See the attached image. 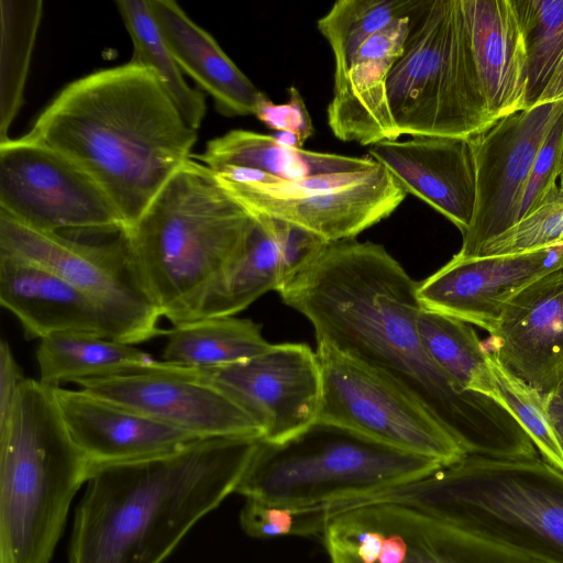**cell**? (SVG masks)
Returning a JSON list of instances; mask_svg holds the SVG:
<instances>
[{"instance_id":"10","label":"cell","mask_w":563,"mask_h":563,"mask_svg":"<svg viewBox=\"0 0 563 563\" xmlns=\"http://www.w3.org/2000/svg\"><path fill=\"white\" fill-rule=\"evenodd\" d=\"M322 377L318 420L450 465L467 454L413 397L376 371L317 341Z\"/></svg>"},{"instance_id":"9","label":"cell","mask_w":563,"mask_h":563,"mask_svg":"<svg viewBox=\"0 0 563 563\" xmlns=\"http://www.w3.org/2000/svg\"><path fill=\"white\" fill-rule=\"evenodd\" d=\"M0 213L46 232L125 230L117 207L82 168L29 134L0 141Z\"/></svg>"},{"instance_id":"1","label":"cell","mask_w":563,"mask_h":563,"mask_svg":"<svg viewBox=\"0 0 563 563\" xmlns=\"http://www.w3.org/2000/svg\"><path fill=\"white\" fill-rule=\"evenodd\" d=\"M418 285L379 244L328 243L279 292L323 341L419 401L467 455L534 459L527 431L499 401L461 387L431 357L417 320Z\"/></svg>"},{"instance_id":"7","label":"cell","mask_w":563,"mask_h":563,"mask_svg":"<svg viewBox=\"0 0 563 563\" xmlns=\"http://www.w3.org/2000/svg\"><path fill=\"white\" fill-rule=\"evenodd\" d=\"M443 466L317 419L285 440L261 438L234 493L275 505L328 506L401 485Z\"/></svg>"},{"instance_id":"42","label":"cell","mask_w":563,"mask_h":563,"mask_svg":"<svg viewBox=\"0 0 563 563\" xmlns=\"http://www.w3.org/2000/svg\"><path fill=\"white\" fill-rule=\"evenodd\" d=\"M279 144L292 147V148H303V143L300 139L292 132L289 131H276L271 134Z\"/></svg>"},{"instance_id":"32","label":"cell","mask_w":563,"mask_h":563,"mask_svg":"<svg viewBox=\"0 0 563 563\" xmlns=\"http://www.w3.org/2000/svg\"><path fill=\"white\" fill-rule=\"evenodd\" d=\"M1 110L0 141L16 115L42 16V1L1 0Z\"/></svg>"},{"instance_id":"25","label":"cell","mask_w":563,"mask_h":563,"mask_svg":"<svg viewBox=\"0 0 563 563\" xmlns=\"http://www.w3.org/2000/svg\"><path fill=\"white\" fill-rule=\"evenodd\" d=\"M374 563H544L473 537L419 512L404 516Z\"/></svg>"},{"instance_id":"31","label":"cell","mask_w":563,"mask_h":563,"mask_svg":"<svg viewBox=\"0 0 563 563\" xmlns=\"http://www.w3.org/2000/svg\"><path fill=\"white\" fill-rule=\"evenodd\" d=\"M115 5L133 43L130 62L153 69L185 122L198 130L206 115L203 93L185 80L148 7L147 0H118Z\"/></svg>"},{"instance_id":"36","label":"cell","mask_w":563,"mask_h":563,"mask_svg":"<svg viewBox=\"0 0 563 563\" xmlns=\"http://www.w3.org/2000/svg\"><path fill=\"white\" fill-rule=\"evenodd\" d=\"M240 523L253 538L322 534L328 518L318 506L292 507L246 499L240 514Z\"/></svg>"},{"instance_id":"28","label":"cell","mask_w":563,"mask_h":563,"mask_svg":"<svg viewBox=\"0 0 563 563\" xmlns=\"http://www.w3.org/2000/svg\"><path fill=\"white\" fill-rule=\"evenodd\" d=\"M250 213L255 224L246 246L211 289L198 319L235 316L265 292H279L283 288L282 251L273 220L265 214Z\"/></svg>"},{"instance_id":"27","label":"cell","mask_w":563,"mask_h":563,"mask_svg":"<svg viewBox=\"0 0 563 563\" xmlns=\"http://www.w3.org/2000/svg\"><path fill=\"white\" fill-rule=\"evenodd\" d=\"M165 335L163 361L200 369L240 363L272 346L260 324L235 316L200 318L174 325Z\"/></svg>"},{"instance_id":"4","label":"cell","mask_w":563,"mask_h":563,"mask_svg":"<svg viewBox=\"0 0 563 563\" xmlns=\"http://www.w3.org/2000/svg\"><path fill=\"white\" fill-rule=\"evenodd\" d=\"M254 224L212 170L190 157L121 234L146 295L177 325L198 319Z\"/></svg>"},{"instance_id":"17","label":"cell","mask_w":563,"mask_h":563,"mask_svg":"<svg viewBox=\"0 0 563 563\" xmlns=\"http://www.w3.org/2000/svg\"><path fill=\"white\" fill-rule=\"evenodd\" d=\"M488 341L501 367L543 397L563 380V265L507 302Z\"/></svg>"},{"instance_id":"6","label":"cell","mask_w":563,"mask_h":563,"mask_svg":"<svg viewBox=\"0 0 563 563\" xmlns=\"http://www.w3.org/2000/svg\"><path fill=\"white\" fill-rule=\"evenodd\" d=\"M92 467L53 388L26 378L0 424V563H49Z\"/></svg>"},{"instance_id":"3","label":"cell","mask_w":563,"mask_h":563,"mask_svg":"<svg viewBox=\"0 0 563 563\" xmlns=\"http://www.w3.org/2000/svg\"><path fill=\"white\" fill-rule=\"evenodd\" d=\"M261 438H200L139 461L95 465L68 563H163L234 489Z\"/></svg>"},{"instance_id":"23","label":"cell","mask_w":563,"mask_h":563,"mask_svg":"<svg viewBox=\"0 0 563 563\" xmlns=\"http://www.w3.org/2000/svg\"><path fill=\"white\" fill-rule=\"evenodd\" d=\"M192 157L211 170L224 167L256 169L282 181L363 172L379 164L371 156L355 157L287 147L272 135L241 129L210 140L205 152Z\"/></svg>"},{"instance_id":"16","label":"cell","mask_w":563,"mask_h":563,"mask_svg":"<svg viewBox=\"0 0 563 563\" xmlns=\"http://www.w3.org/2000/svg\"><path fill=\"white\" fill-rule=\"evenodd\" d=\"M563 265V244L504 256L463 258L456 254L420 282L423 308L492 333L507 302L543 274Z\"/></svg>"},{"instance_id":"38","label":"cell","mask_w":563,"mask_h":563,"mask_svg":"<svg viewBox=\"0 0 563 563\" xmlns=\"http://www.w3.org/2000/svg\"><path fill=\"white\" fill-rule=\"evenodd\" d=\"M271 219L273 220L282 251L284 288L299 272L310 264L330 242H327L319 235L300 227L273 218Z\"/></svg>"},{"instance_id":"29","label":"cell","mask_w":563,"mask_h":563,"mask_svg":"<svg viewBox=\"0 0 563 563\" xmlns=\"http://www.w3.org/2000/svg\"><path fill=\"white\" fill-rule=\"evenodd\" d=\"M512 2L527 54L525 109L563 101V0Z\"/></svg>"},{"instance_id":"8","label":"cell","mask_w":563,"mask_h":563,"mask_svg":"<svg viewBox=\"0 0 563 563\" xmlns=\"http://www.w3.org/2000/svg\"><path fill=\"white\" fill-rule=\"evenodd\" d=\"M401 135L468 139L496 120L483 96L462 0H419L386 80Z\"/></svg>"},{"instance_id":"5","label":"cell","mask_w":563,"mask_h":563,"mask_svg":"<svg viewBox=\"0 0 563 563\" xmlns=\"http://www.w3.org/2000/svg\"><path fill=\"white\" fill-rule=\"evenodd\" d=\"M355 505L404 507L541 562L563 563V472L539 457L466 455Z\"/></svg>"},{"instance_id":"18","label":"cell","mask_w":563,"mask_h":563,"mask_svg":"<svg viewBox=\"0 0 563 563\" xmlns=\"http://www.w3.org/2000/svg\"><path fill=\"white\" fill-rule=\"evenodd\" d=\"M0 303L27 340L81 333L135 344L128 327L97 299L19 257L0 254Z\"/></svg>"},{"instance_id":"2","label":"cell","mask_w":563,"mask_h":563,"mask_svg":"<svg viewBox=\"0 0 563 563\" xmlns=\"http://www.w3.org/2000/svg\"><path fill=\"white\" fill-rule=\"evenodd\" d=\"M27 134L82 168L117 207L125 230L191 157L197 141L157 74L132 62L68 84Z\"/></svg>"},{"instance_id":"33","label":"cell","mask_w":563,"mask_h":563,"mask_svg":"<svg viewBox=\"0 0 563 563\" xmlns=\"http://www.w3.org/2000/svg\"><path fill=\"white\" fill-rule=\"evenodd\" d=\"M419 0H339L318 20L334 56V79L341 77L365 41L406 16Z\"/></svg>"},{"instance_id":"20","label":"cell","mask_w":563,"mask_h":563,"mask_svg":"<svg viewBox=\"0 0 563 563\" xmlns=\"http://www.w3.org/2000/svg\"><path fill=\"white\" fill-rule=\"evenodd\" d=\"M52 388L70 437L92 466L154 457L200 439L81 388Z\"/></svg>"},{"instance_id":"37","label":"cell","mask_w":563,"mask_h":563,"mask_svg":"<svg viewBox=\"0 0 563 563\" xmlns=\"http://www.w3.org/2000/svg\"><path fill=\"white\" fill-rule=\"evenodd\" d=\"M562 170L563 112L537 153L521 200L519 221L534 211L558 187L556 180Z\"/></svg>"},{"instance_id":"43","label":"cell","mask_w":563,"mask_h":563,"mask_svg":"<svg viewBox=\"0 0 563 563\" xmlns=\"http://www.w3.org/2000/svg\"><path fill=\"white\" fill-rule=\"evenodd\" d=\"M560 186L563 187V170H562V174H561V177H560Z\"/></svg>"},{"instance_id":"11","label":"cell","mask_w":563,"mask_h":563,"mask_svg":"<svg viewBox=\"0 0 563 563\" xmlns=\"http://www.w3.org/2000/svg\"><path fill=\"white\" fill-rule=\"evenodd\" d=\"M213 175L247 211L300 227L327 242L352 240L389 217L407 195L380 164L363 172L272 185Z\"/></svg>"},{"instance_id":"21","label":"cell","mask_w":563,"mask_h":563,"mask_svg":"<svg viewBox=\"0 0 563 563\" xmlns=\"http://www.w3.org/2000/svg\"><path fill=\"white\" fill-rule=\"evenodd\" d=\"M481 89L494 120L525 109L527 54L512 0H462Z\"/></svg>"},{"instance_id":"34","label":"cell","mask_w":563,"mask_h":563,"mask_svg":"<svg viewBox=\"0 0 563 563\" xmlns=\"http://www.w3.org/2000/svg\"><path fill=\"white\" fill-rule=\"evenodd\" d=\"M501 404L527 431L543 460L563 472V454L548 420L544 397L515 377L489 353Z\"/></svg>"},{"instance_id":"40","label":"cell","mask_w":563,"mask_h":563,"mask_svg":"<svg viewBox=\"0 0 563 563\" xmlns=\"http://www.w3.org/2000/svg\"><path fill=\"white\" fill-rule=\"evenodd\" d=\"M25 379L9 342L2 339L0 343V424L7 420Z\"/></svg>"},{"instance_id":"35","label":"cell","mask_w":563,"mask_h":563,"mask_svg":"<svg viewBox=\"0 0 563 563\" xmlns=\"http://www.w3.org/2000/svg\"><path fill=\"white\" fill-rule=\"evenodd\" d=\"M560 244H563V187L558 186L534 211L487 242L476 257L522 254Z\"/></svg>"},{"instance_id":"41","label":"cell","mask_w":563,"mask_h":563,"mask_svg":"<svg viewBox=\"0 0 563 563\" xmlns=\"http://www.w3.org/2000/svg\"><path fill=\"white\" fill-rule=\"evenodd\" d=\"M544 405L551 429L563 454V380L544 396Z\"/></svg>"},{"instance_id":"39","label":"cell","mask_w":563,"mask_h":563,"mask_svg":"<svg viewBox=\"0 0 563 563\" xmlns=\"http://www.w3.org/2000/svg\"><path fill=\"white\" fill-rule=\"evenodd\" d=\"M286 103H274L266 95L260 101L255 117L267 128L276 131H289L305 142L313 134V125L305 101L298 89H288Z\"/></svg>"},{"instance_id":"26","label":"cell","mask_w":563,"mask_h":563,"mask_svg":"<svg viewBox=\"0 0 563 563\" xmlns=\"http://www.w3.org/2000/svg\"><path fill=\"white\" fill-rule=\"evenodd\" d=\"M36 361L40 380L51 387L146 369L158 362L132 344L81 333H56L40 340Z\"/></svg>"},{"instance_id":"22","label":"cell","mask_w":563,"mask_h":563,"mask_svg":"<svg viewBox=\"0 0 563 563\" xmlns=\"http://www.w3.org/2000/svg\"><path fill=\"white\" fill-rule=\"evenodd\" d=\"M154 20L183 74L208 92L227 117L255 114L265 96L206 30L172 0H147Z\"/></svg>"},{"instance_id":"30","label":"cell","mask_w":563,"mask_h":563,"mask_svg":"<svg viewBox=\"0 0 563 563\" xmlns=\"http://www.w3.org/2000/svg\"><path fill=\"white\" fill-rule=\"evenodd\" d=\"M417 325L427 351L452 379L501 404L489 352L470 323L422 307Z\"/></svg>"},{"instance_id":"24","label":"cell","mask_w":563,"mask_h":563,"mask_svg":"<svg viewBox=\"0 0 563 563\" xmlns=\"http://www.w3.org/2000/svg\"><path fill=\"white\" fill-rule=\"evenodd\" d=\"M397 58L358 51L345 73L334 79L327 110L334 136L361 145L400 137L386 91L387 76Z\"/></svg>"},{"instance_id":"19","label":"cell","mask_w":563,"mask_h":563,"mask_svg":"<svg viewBox=\"0 0 563 563\" xmlns=\"http://www.w3.org/2000/svg\"><path fill=\"white\" fill-rule=\"evenodd\" d=\"M368 153L407 194L448 218L462 235L468 230L476 198L468 139L416 135L375 143Z\"/></svg>"},{"instance_id":"12","label":"cell","mask_w":563,"mask_h":563,"mask_svg":"<svg viewBox=\"0 0 563 563\" xmlns=\"http://www.w3.org/2000/svg\"><path fill=\"white\" fill-rule=\"evenodd\" d=\"M0 254L44 267L93 297L128 327L135 344L166 334L121 233L111 242L85 243L0 213Z\"/></svg>"},{"instance_id":"13","label":"cell","mask_w":563,"mask_h":563,"mask_svg":"<svg viewBox=\"0 0 563 563\" xmlns=\"http://www.w3.org/2000/svg\"><path fill=\"white\" fill-rule=\"evenodd\" d=\"M75 384L198 438H263L256 418L206 369L162 360L146 369Z\"/></svg>"},{"instance_id":"15","label":"cell","mask_w":563,"mask_h":563,"mask_svg":"<svg viewBox=\"0 0 563 563\" xmlns=\"http://www.w3.org/2000/svg\"><path fill=\"white\" fill-rule=\"evenodd\" d=\"M206 371L256 418L264 440H285L318 418L321 369L307 344H272L250 360Z\"/></svg>"},{"instance_id":"14","label":"cell","mask_w":563,"mask_h":563,"mask_svg":"<svg viewBox=\"0 0 563 563\" xmlns=\"http://www.w3.org/2000/svg\"><path fill=\"white\" fill-rule=\"evenodd\" d=\"M562 112L563 101L543 103L499 118L468 137L476 198L459 257H476L487 242L519 221L534 158Z\"/></svg>"}]
</instances>
